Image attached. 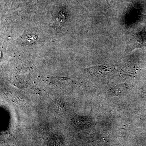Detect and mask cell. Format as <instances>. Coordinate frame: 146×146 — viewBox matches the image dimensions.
I'll return each mask as SVG.
<instances>
[{
	"instance_id": "6da1fadb",
	"label": "cell",
	"mask_w": 146,
	"mask_h": 146,
	"mask_svg": "<svg viewBox=\"0 0 146 146\" xmlns=\"http://www.w3.org/2000/svg\"><path fill=\"white\" fill-rule=\"evenodd\" d=\"M106 1H107V2L108 3L110 4L111 2V1H112V0H106Z\"/></svg>"
}]
</instances>
